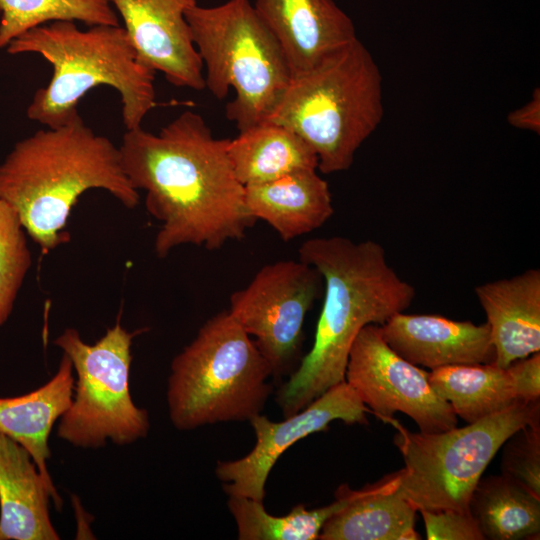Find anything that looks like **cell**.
<instances>
[{
  "label": "cell",
  "instance_id": "7a4b0ae2",
  "mask_svg": "<svg viewBox=\"0 0 540 540\" xmlns=\"http://www.w3.org/2000/svg\"><path fill=\"white\" fill-rule=\"evenodd\" d=\"M298 253L320 273L324 299L311 349L276 394L285 417L344 381L349 351L359 332L404 312L416 295L389 265L382 245L373 240L317 237L303 242Z\"/></svg>",
  "mask_w": 540,
  "mask_h": 540
},
{
  "label": "cell",
  "instance_id": "cb8c5ba5",
  "mask_svg": "<svg viewBox=\"0 0 540 540\" xmlns=\"http://www.w3.org/2000/svg\"><path fill=\"white\" fill-rule=\"evenodd\" d=\"M346 503L347 497L338 487L331 504L309 510L300 503L283 516L271 515L263 501L247 497L229 496L227 505L240 540H315L326 521Z\"/></svg>",
  "mask_w": 540,
  "mask_h": 540
},
{
  "label": "cell",
  "instance_id": "603a6c76",
  "mask_svg": "<svg viewBox=\"0 0 540 540\" xmlns=\"http://www.w3.org/2000/svg\"><path fill=\"white\" fill-rule=\"evenodd\" d=\"M468 511L484 539L539 538L540 498L502 474L480 478Z\"/></svg>",
  "mask_w": 540,
  "mask_h": 540
},
{
  "label": "cell",
  "instance_id": "6da1fadb",
  "mask_svg": "<svg viewBox=\"0 0 540 540\" xmlns=\"http://www.w3.org/2000/svg\"><path fill=\"white\" fill-rule=\"evenodd\" d=\"M228 140L215 138L204 118L190 110L158 134L142 127L124 133L123 170L145 192L147 211L161 223L154 240L158 257L185 244L220 249L244 238L257 221L232 169Z\"/></svg>",
  "mask_w": 540,
  "mask_h": 540
},
{
  "label": "cell",
  "instance_id": "9a60e30c",
  "mask_svg": "<svg viewBox=\"0 0 540 540\" xmlns=\"http://www.w3.org/2000/svg\"><path fill=\"white\" fill-rule=\"evenodd\" d=\"M380 328L386 343L416 366L433 370L448 365L494 361L487 323L477 325L441 315L399 312Z\"/></svg>",
  "mask_w": 540,
  "mask_h": 540
},
{
  "label": "cell",
  "instance_id": "4316f807",
  "mask_svg": "<svg viewBox=\"0 0 540 540\" xmlns=\"http://www.w3.org/2000/svg\"><path fill=\"white\" fill-rule=\"evenodd\" d=\"M502 448V475L540 498V421L517 430Z\"/></svg>",
  "mask_w": 540,
  "mask_h": 540
},
{
  "label": "cell",
  "instance_id": "44dd1931",
  "mask_svg": "<svg viewBox=\"0 0 540 540\" xmlns=\"http://www.w3.org/2000/svg\"><path fill=\"white\" fill-rule=\"evenodd\" d=\"M227 153L234 174L244 187L318 167L316 154L297 133L270 121L229 139Z\"/></svg>",
  "mask_w": 540,
  "mask_h": 540
},
{
  "label": "cell",
  "instance_id": "7402d4cb",
  "mask_svg": "<svg viewBox=\"0 0 540 540\" xmlns=\"http://www.w3.org/2000/svg\"><path fill=\"white\" fill-rule=\"evenodd\" d=\"M435 391L467 424L498 413L519 400L507 368L494 363L455 364L429 373Z\"/></svg>",
  "mask_w": 540,
  "mask_h": 540
},
{
  "label": "cell",
  "instance_id": "4fadbf2b",
  "mask_svg": "<svg viewBox=\"0 0 540 540\" xmlns=\"http://www.w3.org/2000/svg\"><path fill=\"white\" fill-rule=\"evenodd\" d=\"M140 59L174 86L205 89L186 12L197 0H108Z\"/></svg>",
  "mask_w": 540,
  "mask_h": 540
},
{
  "label": "cell",
  "instance_id": "9c48e42d",
  "mask_svg": "<svg viewBox=\"0 0 540 540\" xmlns=\"http://www.w3.org/2000/svg\"><path fill=\"white\" fill-rule=\"evenodd\" d=\"M118 320L94 344L66 328L54 344L71 360L77 374L75 395L60 417L57 436L81 448L103 447L107 440L126 445L149 432V415L130 395L131 346L135 334Z\"/></svg>",
  "mask_w": 540,
  "mask_h": 540
},
{
  "label": "cell",
  "instance_id": "3957f363",
  "mask_svg": "<svg viewBox=\"0 0 540 540\" xmlns=\"http://www.w3.org/2000/svg\"><path fill=\"white\" fill-rule=\"evenodd\" d=\"M90 189L108 191L129 209L139 202L119 147L97 135L79 114L17 142L0 164V197L43 254L69 241L65 227L71 210Z\"/></svg>",
  "mask_w": 540,
  "mask_h": 540
},
{
  "label": "cell",
  "instance_id": "e0dca14e",
  "mask_svg": "<svg viewBox=\"0 0 540 540\" xmlns=\"http://www.w3.org/2000/svg\"><path fill=\"white\" fill-rule=\"evenodd\" d=\"M339 488L346 505L324 524L320 540H418L417 509L398 491L397 472L374 484L351 489Z\"/></svg>",
  "mask_w": 540,
  "mask_h": 540
},
{
  "label": "cell",
  "instance_id": "ffe728a7",
  "mask_svg": "<svg viewBox=\"0 0 540 540\" xmlns=\"http://www.w3.org/2000/svg\"><path fill=\"white\" fill-rule=\"evenodd\" d=\"M49 498L29 452L0 433V540H58Z\"/></svg>",
  "mask_w": 540,
  "mask_h": 540
},
{
  "label": "cell",
  "instance_id": "d4e9b609",
  "mask_svg": "<svg viewBox=\"0 0 540 540\" xmlns=\"http://www.w3.org/2000/svg\"><path fill=\"white\" fill-rule=\"evenodd\" d=\"M0 48L28 30L54 21L120 25L108 0H0Z\"/></svg>",
  "mask_w": 540,
  "mask_h": 540
},
{
  "label": "cell",
  "instance_id": "f546056e",
  "mask_svg": "<svg viewBox=\"0 0 540 540\" xmlns=\"http://www.w3.org/2000/svg\"><path fill=\"white\" fill-rule=\"evenodd\" d=\"M508 123L518 129L540 133V91L536 88L532 98L522 107L509 113Z\"/></svg>",
  "mask_w": 540,
  "mask_h": 540
},
{
  "label": "cell",
  "instance_id": "2e32d148",
  "mask_svg": "<svg viewBox=\"0 0 540 540\" xmlns=\"http://www.w3.org/2000/svg\"><path fill=\"white\" fill-rule=\"evenodd\" d=\"M475 295L486 315L495 365L540 351V271L529 269L514 277L478 285Z\"/></svg>",
  "mask_w": 540,
  "mask_h": 540
},
{
  "label": "cell",
  "instance_id": "d6986e66",
  "mask_svg": "<svg viewBox=\"0 0 540 540\" xmlns=\"http://www.w3.org/2000/svg\"><path fill=\"white\" fill-rule=\"evenodd\" d=\"M318 170H301L244 187L246 206L288 242L325 224L334 209L329 185Z\"/></svg>",
  "mask_w": 540,
  "mask_h": 540
},
{
  "label": "cell",
  "instance_id": "7c38bea8",
  "mask_svg": "<svg viewBox=\"0 0 540 540\" xmlns=\"http://www.w3.org/2000/svg\"><path fill=\"white\" fill-rule=\"evenodd\" d=\"M367 413L370 410L344 380L283 421L258 414L249 421L256 437L252 450L236 460L218 461L215 474L228 496L263 501L267 478L290 446L310 434L327 431L335 420L367 425Z\"/></svg>",
  "mask_w": 540,
  "mask_h": 540
},
{
  "label": "cell",
  "instance_id": "f1b7e54d",
  "mask_svg": "<svg viewBox=\"0 0 540 540\" xmlns=\"http://www.w3.org/2000/svg\"><path fill=\"white\" fill-rule=\"evenodd\" d=\"M521 402L540 401V353L516 360L507 367Z\"/></svg>",
  "mask_w": 540,
  "mask_h": 540
},
{
  "label": "cell",
  "instance_id": "83f0119b",
  "mask_svg": "<svg viewBox=\"0 0 540 540\" xmlns=\"http://www.w3.org/2000/svg\"><path fill=\"white\" fill-rule=\"evenodd\" d=\"M428 540H483L469 512L419 509Z\"/></svg>",
  "mask_w": 540,
  "mask_h": 540
},
{
  "label": "cell",
  "instance_id": "52a82bcc",
  "mask_svg": "<svg viewBox=\"0 0 540 540\" xmlns=\"http://www.w3.org/2000/svg\"><path fill=\"white\" fill-rule=\"evenodd\" d=\"M203 64L205 88L217 99L235 96L226 117L238 131L267 121L290 81L285 55L250 0H228L186 12Z\"/></svg>",
  "mask_w": 540,
  "mask_h": 540
},
{
  "label": "cell",
  "instance_id": "5b68a950",
  "mask_svg": "<svg viewBox=\"0 0 540 540\" xmlns=\"http://www.w3.org/2000/svg\"><path fill=\"white\" fill-rule=\"evenodd\" d=\"M384 115L382 75L357 37L293 76L267 121L297 133L314 151L317 170H348Z\"/></svg>",
  "mask_w": 540,
  "mask_h": 540
},
{
  "label": "cell",
  "instance_id": "30bf717a",
  "mask_svg": "<svg viewBox=\"0 0 540 540\" xmlns=\"http://www.w3.org/2000/svg\"><path fill=\"white\" fill-rule=\"evenodd\" d=\"M322 282L320 273L300 259L281 260L263 266L245 288L230 296L229 313L255 337L274 378L291 374L303 342L305 317Z\"/></svg>",
  "mask_w": 540,
  "mask_h": 540
},
{
  "label": "cell",
  "instance_id": "8fae6325",
  "mask_svg": "<svg viewBox=\"0 0 540 540\" xmlns=\"http://www.w3.org/2000/svg\"><path fill=\"white\" fill-rule=\"evenodd\" d=\"M345 381L379 419L402 412L421 432L457 426V416L429 382V372L408 362L384 340L380 325L365 326L348 355Z\"/></svg>",
  "mask_w": 540,
  "mask_h": 540
},
{
  "label": "cell",
  "instance_id": "5bb4252c",
  "mask_svg": "<svg viewBox=\"0 0 540 540\" xmlns=\"http://www.w3.org/2000/svg\"><path fill=\"white\" fill-rule=\"evenodd\" d=\"M253 6L278 41L292 77L357 38L352 19L333 0H255Z\"/></svg>",
  "mask_w": 540,
  "mask_h": 540
},
{
  "label": "cell",
  "instance_id": "ba28073f",
  "mask_svg": "<svg viewBox=\"0 0 540 540\" xmlns=\"http://www.w3.org/2000/svg\"><path fill=\"white\" fill-rule=\"evenodd\" d=\"M397 431L394 443L404 460L398 491L416 509L469 512L470 496L505 441L540 421V401L521 402L462 428L411 432L393 417L382 420Z\"/></svg>",
  "mask_w": 540,
  "mask_h": 540
},
{
  "label": "cell",
  "instance_id": "8992f818",
  "mask_svg": "<svg viewBox=\"0 0 540 540\" xmlns=\"http://www.w3.org/2000/svg\"><path fill=\"white\" fill-rule=\"evenodd\" d=\"M167 404L178 430L261 414L272 368L228 310L209 318L171 362Z\"/></svg>",
  "mask_w": 540,
  "mask_h": 540
},
{
  "label": "cell",
  "instance_id": "484cf974",
  "mask_svg": "<svg viewBox=\"0 0 540 540\" xmlns=\"http://www.w3.org/2000/svg\"><path fill=\"white\" fill-rule=\"evenodd\" d=\"M25 232L16 211L0 197V326L10 316L31 266Z\"/></svg>",
  "mask_w": 540,
  "mask_h": 540
},
{
  "label": "cell",
  "instance_id": "277c9868",
  "mask_svg": "<svg viewBox=\"0 0 540 540\" xmlns=\"http://www.w3.org/2000/svg\"><path fill=\"white\" fill-rule=\"evenodd\" d=\"M6 47L10 54H40L52 65L51 80L35 92L27 108L29 119L48 128L71 121L79 114L80 100L100 85L119 92L126 130L141 127L157 105L156 71L140 59L120 25L82 30L74 21H54L28 30Z\"/></svg>",
  "mask_w": 540,
  "mask_h": 540
},
{
  "label": "cell",
  "instance_id": "ac0fdd59",
  "mask_svg": "<svg viewBox=\"0 0 540 540\" xmlns=\"http://www.w3.org/2000/svg\"><path fill=\"white\" fill-rule=\"evenodd\" d=\"M73 389V365L63 354L56 374L46 384L21 396L0 398V433L29 452L57 510L63 501L47 468L51 456L48 439L54 423L70 407Z\"/></svg>",
  "mask_w": 540,
  "mask_h": 540
}]
</instances>
